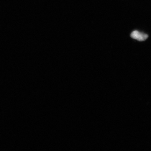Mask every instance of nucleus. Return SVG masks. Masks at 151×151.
<instances>
[{"label": "nucleus", "instance_id": "f257e3e1", "mask_svg": "<svg viewBox=\"0 0 151 151\" xmlns=\"http://www.w3.org/2000/svg\"><path fill=\"white\" fill-rule=\"evenodd\" d=\"M131 36L132 38L140 41L146 40L148 37V35L147 34L139 32L137 31L132 32L131 34Z\"/></svg>", "mask_w": 151, "mask_h": 151}]
</instances>
